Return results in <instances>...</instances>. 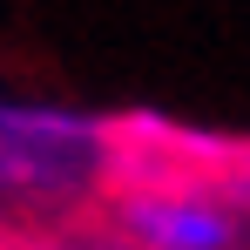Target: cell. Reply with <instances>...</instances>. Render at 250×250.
I'll list each match as a JSON object with an SVG mask.
<instances>
[{
  "instance_id": "cell-1",
  "label": "cell",
  "mask_w": 250,
  "mask_h": 250,
  "mask_svg": "<svg viewBox=\"0 0 250 250\" xmlns=\"http://www.w3.org/2000/svg\"><path fill=\"white\" fill-rule=\"evenodd\" d=\"M128 230L149 250H223L237 230L216 203H203L196 189H135L128 196Z\"/></svg>"
}]
</instances>
